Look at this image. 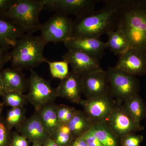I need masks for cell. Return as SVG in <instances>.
<instances>
[{
  "mask_svg": "<svg viewBox=\"0 0 146 146\" xmlns=\"http://www.w3.org/2000/svg\"><path fill=\"white\" fill-rule=\"evenodd\" d=\"M117 29L125 35L129 48L146 52V0H119Z\"/></svg>",
  "mask_w": 146,
  "mask_h": 146,
  "instance_id": "1",
  "label": "cell"
},
{
  "mask_svg": "<svg viewBox=\"0 0 146 146\" xmlns=\"http://www.w3.org/2000/svg\"><path fill=\"white\" fill-rule=\"evenodd\" d=\"M104 7L76 17L73 20L72 36L99 38L117 27L119 0L102 1Z\"/></svg>",
  "mask_w": 146,
  "mask_h": 146,
  "instance_id": "2",
  "label": "cell"
},
{
  "mask_svg": "<svg viewBox=\"0 0 146 146\" xmlns=\"http://www.w3.org/2000/svg\"><path fill=\"white\" fill-rule=\"evenodd\" d=\"M47 44L41 35L35 36L27 33L18 39L10 50V60L12 68L22 71L33 68L47 60L44 56Z\"/></svg>",
  "mask_w": 146,
  "mask_h": 146,
  "instance_id": "3",
  "label": "cell"
},
{
  "mask_svg": "<svg viewBox=\"0 0 146 146\" xmlns=\"http://www.w3.org/2000/svg\"><path fill=\"white\" fill-rule=\"evenodd\" d=\"M43 10L42 0H15L0 18L10 21L33 33L40 29L42 24L39 16Z\"/></svg>",
  "mask_w": 146,
  "mask_h": 146,
  "instance_id": "4",
  "label": "cell"
},
{
  "mask_svg": "<svg viewBox=\"0 0 146 146\" xmlns=\"http://www.w3.org/2000/svg\"><path fill=\"white\" fill-rule=\"evenodd\" d=\"M106 71L110 94L117 101L123 103L138 94L140 83L136 76L124 72L115 67H109Z\"/></svg>",
  "mask_w": 146,
  "mask_h": 146,
  "instance_id": "5",
  "label": "cell"
},
{
  "mask_svg": "<svg viewBox=\"0 0 146 146\" xmlns=\"http://www.w3.org/2000/svg\"><path fill=\"white\" fill-rule=\"evenodd\" d=\"M28 79V92L26 96L29 103L34 107L35 112L53 103L57 98L55 89L50 82L43 78L33 70H31Z\"/></svg>",
  "mask_w": 146,
  "mask_h": 146,
  "instance_id": "6",
  "label": "cell"
},
{
  "mask_svg": "<svg viewBox=\"0 0 146 146\" xmlns=\"http://www.w3.org/2000/svg\"><path fill=\"white\" fill-rule=\"evenodd\" d=\"M73 24L70 16L55 13L42 24L39 31L47 43L64 42L72 36Z\"/></svg>",
  "mask_w": 146,
  "mask_h": 146,
  "instance_id": "7",
  "label": "cell"
},
{
  "mask_svg": "<svg viewBox=\"0 0 146 146\" xmlns=\"http://www.w3.org/2000/svg\"><path fill=\"white\" fill-rule=\"evenodd\" d=\"M105 122L120 141L125 136L144 129L143 126L136 123L128 114L122 103L119 102Z\"/></svg>",
  "mask_w": 146,
  "mask_h": 146,
  "instance_id": "8",
  "label": "cell"
},
{
  "mask_svg": "<svg viewBox=\"0 0 146 146\" xmlns=\"http://www.w3.org/2000/svg\"><path fill=\"white\" fill-rule=\"evenodd\" d=\"M99 0H42L44 10L79 17L94 10Z\"/></svg>",
  "mask_w": 146,
  "mask_h": 146,
  "instance_id": "9",
  "label": "cell"
},
{
  "mask_svg": "<svg viewBox=\"0 0 146 146\" xmlns=\"http://www.w3.org/2000/svg\"><path fill=\"white\" fill-rule=\"evenodd\" d=\"M111 94L98 98L82 100L84 112L94 123L106 121L117 104Z\"/></svg>",
  "mask_w": 146,
  "mask_h": 146,
  "instance_id": "10",
  "label": "cell"
},
{
  "mask_svg": "<svg viewBox=\"0 0 146 146\" xmlns=\"http://www.w3.org/2000/svg\"><path fill=\"white\" fill-rule=\"evenodd\" d=\"M83 94L86 99L94 98L110 94L108 77L102 69L82 76Z\"/></svg>",
  "mask_w": 146,
  "mask_h": 146,
  "instance_id": "11",
  "label": "cell"
},
{
  "mask_svg": "<svg viewBox=\"0 0 146 146\" xmlns=\"http://www.w3.org/2000/svg\"><path fill=\"white\" fill-rule=\"evenodd\" d=\"M119 56L115 68L134 76L146 74V52L129 48Z\"/></svg>",
  "mask_w": 146,
  "mask_h": 146,
  "instance_id": "12",
  "label": "cell"
},
{
  "mask_svg": "<svg viewBox=\"0 0 146 146\" xmlns=\"http://www.w3.org/2000/svg\"><path fill=\"white\" fill-rule=\"evenodd\" d=\"M62 58L70 65L72 71L80 76L102 69L99 59L80 51L68 50Z\"/></svg>",
  "mask_w": 146,
  "mask_h": 146,
  "instance_id": "13",
  "label": "cell"
},
{
  "mask_svg": "<svg viewBox=\"0 0 146 146\" xmlns=\"http://www.w3.org/2000/svg\"><path fill=\"white\" fill-rule=\"evenodd\" d=\"M63 43L68 50L80 51L98 59L108 48L107 42L94 37L71 36Z\"/></svg>",
  "mask_w": 146,
  "mask_h": 146,
  "instance_id": "14",
  "label": "cell"
},
{
  "mask_svg": "<svg viewBox=\"0 0 146 146\" xmlns=\"http://www.w3.org/2000/svg\"><path fill=\"white\" fill-rule=\"evenodd\" d=\"M55 90L58 97L80 104L83 94L82 76L71 71L65 78L61 80Z\"/></svg>",
  "mask_w": 146,
  "mask_h": 146,
  "instance_id": "15",
  "label": "cell"
},
{
  "mask_svg": "<svg viewBox=\"0 0 146 146\" xmlns=\"http://www.w3.org/2000/svg\"><path fill=\"white\" fill-rule=\"evenodd\" d=\"M16 129L17 132L25 137L32 143H39L43 144L47 139L51 138L36 112L27 118Z\"/></svg>",
  "mask_w": 146,
  "mask_h": 146,
  "instance_id": "16",
  "label": "cell"
},
{
  "mask_svg": "<svg viewBox=\"0 0 146 146\" xmlns=\"http://www.w3.org/2000/svg\"><path fill=\"white\" fill-rule=\"evenodd\" d=\"M5 93L17 91L23 94L28 89V79L22 71L14 68H5L0 72Z\"/></svg>",
  "mask_w": 146,
  "mask_h": 146,
  "instance_id": "17",
  "label": "cell"
},
{
  "mask_svg": "<svg viewBox=\"0 0 146 146\" xmlns=\"http://www.w3.org/2000/svg\"><path fill=\"white\" fill-rule=\"evenodd\" d=\"M27 33H31L10 21L0 18V48H12L18 39Z\"/></svg>",
  "mask_w": 146,
  "mask_h": 146,
  "instance_id": "18",
  "label": "cell"
},
{
  "mask_svg": "<svg viewBox=\"0 0 146 146\" xmlns=\"http://www.w3.org/2000/svg\"><path fill=\"white\" fill-rule=\"evenodd\" d=\"M56 106L52 103L36 112L51 138L60 125L56 114Z\"/></svg>",
  "mask_w": 146,
  "mask_h": 146,
  "instance_id": "19",
  "label": "cell"
},
{
  "mask_svg": "<svg viewBox=\"0 0 146 146\" xmlns=\"http://www.w3.org/2000/svg\"><path fill=\"white\" fill-rule=\"evenodd\" d=\"M94 123L84 111L77 110L67 125L70 130L73 138L75 139L90 130Z\"/></svg>",
  "mask_w": 146,
  "mask_h": 146,
  "instance_id": "20",
  "label": "cell"
},
{
  "mask_svg": "<svg viewBox=\"0 0 146 146\" xmlns=\"http://www.w3.org/2000/svg\"><path fill=\"white\" fill-rule=\"evenodd\" d=\"M90 130L104 146H120V140L105 122L94 123Z\"/></svg>",
  "mask_w": 146,
  "mask_h": 146,
  "instance_id": "21",
  "label": "cell"
},
{
  "mask_svg": "<svg viewBox=\"0 0 146 146\" xmlns=\"http://www.w3.org/2000/svg\"><path fill=\"white\" fill-rule=\"evenodd\" d=\"M123 107L136 123L141 124L146 117V106L139 94L131 97L122 103Z\"/></svg>",
  "mask_w": 146,
  "mask_h": 146,
  "instance_id": "22",
  "label": "cell"
},
{
  "mask_svg": "<svg viewBox=\"0 0 146 146\" xmlns=\"http://www.w3.org/2000/svg\"><path fill=\"white\" fill-rule=\"evenodd\" d=\"M106 34L108 38V48L114 54L120 56L129 49L127 39L121 31L117 29L108 32Z\"/></svg>",
  "mask_w": 146,
  "mask_h": 146,
  "instance_id": "23",
  "label": "cell"
},
{
  "mask_svg": "<svg viewBox=\"0 0 146 146\" xmlns=\"http://www.w3.org/2000/svg\"><path fill=\"white\" fill-rule=\"evenodd\" d=\"M26 110L25 107L10 108L5 117V122L10 129L20 126L27 119Z\"/></svg>",
  "mask_w": 146,
  "mask_h": 146,
  "instance_id": "24",
  "label": "cell"
},
{
  "mask_svg": "<svg viewBox=\"0 0 146 146\" xmlns=\"http://www.w3.org/2000/svg\"><path fill=\"white\" fill-rule=\"evenodd\" d=\"M2 98L5 106L10 108L24 107L29 103L26 95L17 91L6 92Z\"/></svg>",
  "mask_w": 146,
  "mask_h": 146,
  "instance_id": "25",
  "label": "cell"
},
{
  "mask_svg": "<svg viewBox=\"0 0 146 146\" xmlns=\"http://www.w3.org/2000/svg\"><path fill=\"white\" fill-rule=\"evenodd\" d=\"M46 63L49 67L50 72L53 77L60 80L65 78L69 74V64L65 60L50 62L47 60Z\"/></svg>",
  "mask_w": 146,
  "mask_h": 146,
  "instance_id": "26",
  "label": "cell"
},
{
  "mask_svg": "<svg viewBox=\"0 0 146 146\" xmlns=\"http://www.w3.org/2000/svg\"><path fill=\"white\" fill-rule=\"evenodd\" d=\"M56 110L60 125L68 124L77 111L74 108L63 104L56 105Z\"/></svg>",
  "mask_w": 146,
  "mask_h": 146,
  "instance_id": "27",
  "label": "cell"
},
{
  "mask_svg": "<svg viewBox=\"0 0 146 146\" xmlns=\"http://www.w3.org/2000/svg\"><path fill=\"white\" fill-rule=\"evenodd\" d=\"M12 131L6 123L5 117L2 116L0 117V146H10Z\"/></svg>",
  "mask_w": 146,
  "mask_h": 146,
  "instance_id": "28",
  "label": "cell"
},
{
  "mask_svg": "<svg viewBox=\"0 0 146 146\" xmlns=\"http://www.w3.org/2000/svg\"><path fill=\"white\" fill-rule=\"evenodd\" d=\"M51 138L60 146H71L74 139L70 133H66L58 130L56 131Z\"/></svg>",
  "mask_w": 146,
  "mask_h": 146,
  "instance_id": "29",
  "label": "cell"
},
{
  "mask_svg": "<svg viewBox=\"0 0 146 146\" xmlns=\"http://www.w3.org/2000/svg\"><path fill=\"white\" fill-rule=\"evenodd\" d=\"M143 139L142 135L135 133L129 134L120 140V146H140Z\"/></svg>",
  "mask_w": 146,
  "mask_h": 146,
  "instance_id": "30",
  "label": "cell"
},
{
  "mask_svg": "<svg viewBox=\"0 0 146 146\" xmlns=\"http://www.w3.org/2000/svg\"><path fill=\"white\" fill-rule=\"evenodd\" d=\"M25 137L16 131H12L10 146H30Z\"/></svg>",
  "mask_w": 146,
  "mask_h": 146,
  "instance_id": "31",
  "label": "cell"
},
{
  "mask_svg": "<svg viewBox=\"0 0 146 146\" xmlns=\"http://www.w3.org/2000/svg\"><path fill=\"white\" fill-rule=\"evenodd\" d=\"M11 48L10 47L0 48V72L5 65L10 61V51Z\"/></svg>",
  "mask_w": 146,
  "mask_h": 146,
  "instance_id": "32",
  "label": "cell"
},
{
  "mask_svg": "<svg viewBox=\"0 0 146 146\" xmlns=\"http://www.w3.org/2000/svg\"><path fill=\"white\" fill-rule=\"evenodd\" d=\"M88 146H104L90 130L81 136Z\"/></svg>",
  "mask_w": 146,
  "mask_h": 146,
  "instance_id": "33",
  "label": "cell"
},
{
  "mask_svg": "<svg viewBox=\"0 0 146 146\" xmlns=\"http://www.w3.org/2000/svg\"><path fill=\"white\" fill-rule=\"evenodd\" d=\"M15 0H0V16L10 8Z\"/></svg>",
  "mask_w": 146,
  "mask_h": 146,
  "instance_id": "34",
  "label": "cell"
},
{
  "mask_svg": "<svg viewBox=\"0 0 146 146\" xmlns=\"http://www.w3.org/2000/svg\"><path fill=\"white\" fill-rule=\"evenodd\" d=\"M71 146H88L81 136L74 139Z\"/></svg>",
  "mask_w": 146,
  "mask_h": 146,
  "instance_id": "35",
  "label": "cell"
},
{
  "mask_svg": "<svg viewBox=\"0 0 146 146\" xmlns=\"http://www.w3.org/2000/svg\"><path fill=\"white\" fill-rule=\"evenodd\" d=\"M43 146H60L52 139L50 138L47 139L44 143L43 144Z\"/></svg>",
  "mask_w": 146,
  "mask_h": 146,
  "instance_id": "36",
  "label": "cell"
},
{
  "mask_svg": "<svg viewBox=\"0 0 146 146\" xmlns=\"http://www.w3.org/2000/svg\"><path fill=\"white\" fill-rule=\"evenodd\" d=\"M5 91L1 77L0 74V97H2L5 94Z\"/></svg>",
  "mask_w": 146,
  "mask_h": 146,
  "instance_id": "37",
  "label": "cell"
},
{
  "mask_svg": "<svg viewBox=\"0 0 146 146\" xmlns=\"http://www.w3.org/2000/svg\"><path fill=\"white\" fill-rule=\"evenodd\" d=\"M5 106L3 102L0 103V117L2 116V112Z\"/></svg>",
  "mask_w": 146,
  "mask_h": 146,
  "instance_id": "38",
  "label": "cell"
},
{
  "mask_svg": "<svg viewBox=\"0 0 146 146\" xmlns=\"http://www.w3.org/2000/svg\"><path fill=\"white\" fill-rule=\"evenodd\" d=\"M30 146H43V144L40 143H33Z\"/></svg>",
  "mask_w": 146,
  "mask_h": 146,
  "instance_id": "39",
  "label": "cell"
}]
</instances>
